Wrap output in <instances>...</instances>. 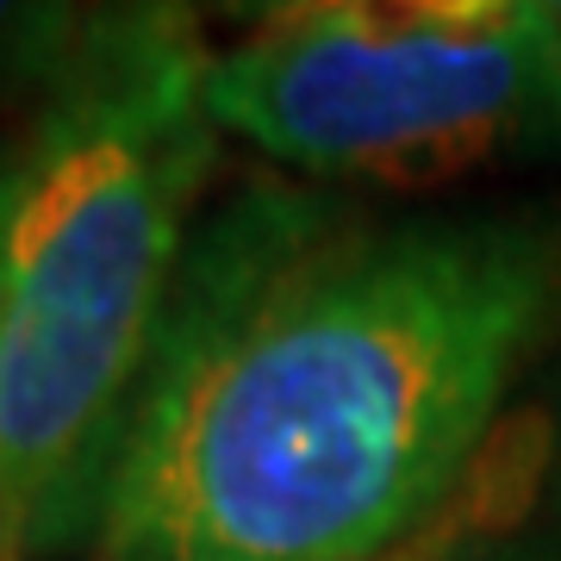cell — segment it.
Listing matches in <instances>:
<instances>
[{
  "label": "cell",
  "mask_w": 561,
  "mask_h": 561,
  "mask_svg": "<svg viewBox=\"0 0 561 561\" xmlns=\"http://www.w3.org/2000/svg\"><path fill=\"white\" fill-rule=\"evenodd\" d=\"M556 287L537 213L362 219L243 187L175 268L106 561H375L481 449Z\"/></svg>",
  "instance_id": "1"
},
{
  "label": "cell",
  "mask_w": 561,
  "mask_h": 561,
  "mask_svg": "<svg viewBox=\"0 0 561 561\" xmlns=\"http://www.w3.org/2000/svg\"><path fill=\"white\" fill-rule=\"evenodd\" d=\"M194 13L125 44L13 144L0 219V561L101 524L144 368L219 157Z\"/></svg>",
  "instance_id": "2"
},
{
  "label": "cell",
  "mask_w": 561,
  "mask_h": 561,
  "mask_svg": "<svg viewBox=\"0 0 561 561\" xmlns=\"http://www.w3.org/2000/svg\"><path fill=\"white\" fill-rule=\"evenodd\" d=\"M206 113L268 162L419 187L561 157V13L549 0L275 7L206 50Z\"/></svg>",
  "instance_id": "3"
},
{
  "label": "cell",
  "mask_w": 561,
  "mask_h": 561,
  "mask_svg": "<svg viewBox=\"0 0 561 561\" xmlns=\"http://www.w3.org/2000/svg\"><path fill=\"white\" fill-rule=\"evenodd\" d=\"M131 25H138V7H7L0 0V106L25 101L44 113L94 76Z\"/></svg>",
  "instance_id": "4"
},
{
  "label": "cell",
  "mask_w": 561,
  "mask_h": 561,
  "mask_svg": "<svg viewBox=\"0 0 561 561\" xmlns=\"http://www.w3.org/2000/svg\"><path fill=\"white\" fill-rule=\"evenodd\" d=\"M7 181H13V150H0V219H7Z\"/></svg>",
  "instance_id": "5"
},
{
  "label": "cell",
  "mask_w": 561,
  "mask_h": 561,
  "mask_svg": "<svg viewBox=\"0 0 561 561\" xmlns=\"http://www.w3.org/2000/svg\"><path fill=\"white\" fill-rule=\"evenodd\" d=\"M556 13H561V7H556Z\"/></svg>",
  "instance_id": "6"
}]
</instances>
